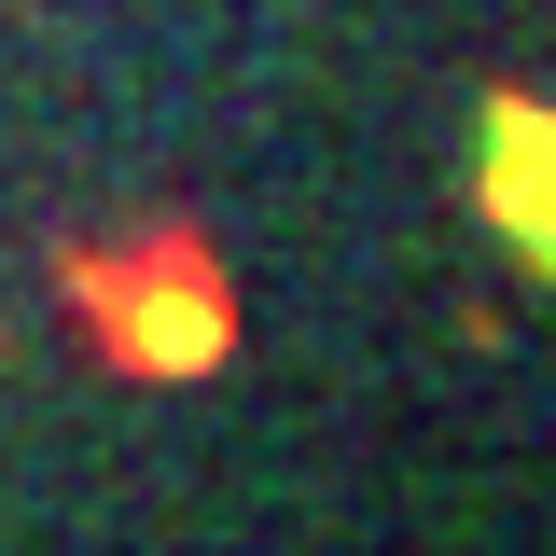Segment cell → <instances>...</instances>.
Segmentation results:
<instances>
[{
	"label": "cell",
	"mask_w": 556,
	"mask_h": 556,
	"mask_svg": "<svg viewBox=\"0 0 556 556\" xmlns=\"http://www.w3.org/2000/svg\"><path fill=\"white\" fill-rule=\"evenodd\" d=\"M486 153H515V181L486 167V208H501V223H529V251H543V278H556V112L501 98V112H486Z\"/></svg>",
	"instance_id": "obj_1"
}]
</instances>
